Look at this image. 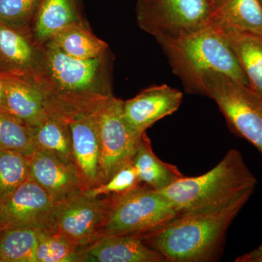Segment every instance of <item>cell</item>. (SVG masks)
<instances>
[{"label":"cell","mask_w":262,"mask_h":262,"mask_svg":"<svg viewBox=\"0 0 262 262\" xmlns=\"http://www.w3.org/2000/svg\"><path fill=\"white\" fill-rule=\"evenodd\" d=\"M110 51L79 59L46 43L42 64L33 84L44 98L48 116L70 123L96 113L113 96Z\"/></svg>","instance_id":"cell-1"},{"label":"cell","mask_w":262,"mask_h":262,"mask_svg":"<svg viewBox=\"0 0 262 262\" xmlns=\"http://www.w3.org/2000/svg\"><path fill=\"white\" fill-rule=\"evenodd\" d=\"M246 191L222 204L179 213L141 237L166 262H212L220 258L231 224L252 195Z\"/></svg>","instance_id":"cell-2"},{"label":"cell","mask_w":262,"mask_h":262,"mask_svg":"<svg viewBox=\"0 0 262 262\" xmlns=\"http://www.w3.org/2000/svg\"><path fill=\"white\" fill-rule=\"evenodd\" d=\"M174 75L186 92L203 96L201 80L207 72H218L249 86L233 51L218 26L211 23L174 37L156 39Z\"/></svg>","instance_id":"cell-3"},{"label":"cell","mask_w":262,"mask_h":262,"mask_svg":"<svg viewBox=\"0 0 262 262\" xmlns=\"http://www.w3.org/2000/svg\"><path fill=\"white\" fill-rule=\"evenodd\" d=\"M256 184L257 180L241 153L232 149L207 173L184 177L158 192L173 204L179 214L227 203L246 191L254 190Z\"/></svg>","instance_id":"cell-4"},{"label":"cell","mask_w":262,"mask_h":262,"mask_svg":"<svg viewBox=\"0 0 262 262\" xmlns=\"http://www.w3.org/2000/svg\"><path fill=\"white\" fill-rule=\"evenodd\" d=\"M110 196V209L100 237L111 235L142 237L179 215L173 204L163 194L144 184Z\"/></svg>","instance_id":"cell-5"},{"label":"cell","mask_w":262,"mask_h":262,"mask_svg":"<svg viewBox=\"0 0 262 262\" xmlns=\"http://www.w3.org/2000/svg\"><path fill=\"white\" fill-rule=\"evenodd\" d=\"M203 96L213 99L232 130L262 155V108L259 96L247 86L218 72L202 77Z\"/></svg>","instance_id":"cell-6"},{"label":"cell","mask_w":262,"mask_h":262,"mask_svg":"<svg viewBox=\"0 0 262 262\" xmlns=\"http://www.w3.org/2000/svg\"><path fill=\"white\" fill-rule=\"evenodd\" d=\"M138 25L155 39L174 37L211 24L209 0H138Z\"/></svg>","instance_id":"cell-7"},{"label":"cell","mask_w":262,"mask_h":262,"mask_svg":"<svg viewBox=\"0 0 262 262\" xmlns=\"http://www.w3.org/2000/svg\"><path fill=\"white\" fill-rule=\"evenodd\" d=\"M110 207V196L99 198L79 194L54 205L46 229L82 251L99 239Z\"/></svg>","instance_id":"cell-8"},{"label":"cell","mask_w":262,"mask_h":262,"mask_svg":"<svg viewBox=\"0 0 262 262\" xmlns=\"http://www.w3.org/2000/svg\"><path fill=\"white\" fill-rule=\"evenodd\" d=\"M122 103V100L112 96L98 112L104 183L132 161L143 135L133 132L124 121Z\"/></svg>","instance_id":"cell-9"},{"label":"cell","mask_w":262,"mask_h":262,"mask_svg":"<svg viewBox=\"0 0 262 262\" xmlns=\"http://www.w3.org/2000/svg\"><path fill=\"white\" fill-rule=\"evenodd\" d=\"M54 205L48 193L29 178L0 205L3 231L17 228L47 229Z\"/></svg>","instance_id":"cell-10"},{"label":"cell","mask_w":262,"mask_h":262,"mask_svg":"<svg viewBox=\"0 0 262 262\" xmlns=\"http://www.w3.org/2000/svg\"><path fill=\"white\" fill-rule=\"evenodd\" d=\"M44 46L31 29H18L0 21V75L34 82L42 64Z\"/></svg>","instance_id":"cell-11"},{"label":"cell","mask_w":262,"mask_h":262,"mask_svg":"<svg viewBox=\"0 0 262 262\" xmlns=\"http://www.w3.org/2000/svg\"><path fill=\"white\" fill-rule=\"evenodd\" d=\"M182 93L168 84L153 85L123 101L122 117L133 132L142 135L155 122L177 111Z\"/></svg>","instance_id":"cell-12"},{"label":"cell","mask_w":262,"mask_h":262,"mask_svg":"<svg viewBox=\"0 0 262 262\" xmlns=\"http://www.w3.org/2000/svg\"><path fill=\"white\" fill-rule=\"evenodd\" d=\"M29 178L37 182L56 203L83 194L86 190L75 165L54 155L36 150L29 157Z\"/></svg>","instance_id":"cell-13"},{"label":"cell","mask_w":262,"mask_h":262,"mask_svg":"<svg viewBox=\"0 0 262 262\" xmlns=\"http://www.w3.org/2000/svg\"><path fill=\"white\" fill-rule=\"evenodd\" d=\"M98 112L77 117L70 123L75 166L86 190L104 183Z\"/></svg>","instance_id":"cell-14"},{"label":"cell","mask_w":262,"mask_h":262,"mask_svg":"<svg viewBox=\"0 0 262 262\" xmlns=\"http://www.w3.org/2000/svg\"><path fill=\"white\" fill-rule=\"evenodd\" d=\"M80 254L81 262H166L139 236H104L80 251Z\"/></svg>","instance_id":"cell-15"},{"label":"cell","mask_w":262,"mask_h":262,"mask_svg":"<svg viewBox=\"0 0 262 262\" xmlns=\"http://www.w3.org/2000/svg\"><path fill=\"white\" fill-rule=\"evenodd\" d=\"M1 77L7 112L32 128L40 125L48 117L40 91L32 82L15 76L1 75Z\"/></svg>","instance_id":"cell-16"},{"label":"cell","mask_w":262,"mask_h":262,"mask_svg":"<svg viewBox=\"0 0 262 262\" xmlns=\"http://www.w3.org/2000/svg\"><path fill=\"white\" fill-rule=\"evenodd\" d=\"M78 3V0H42L31 27L37 42L45 46L63 29L86 23Z\"/></svg>","instance_id":"cell-17"},{"label":"cell","mask_w":262,"mask_h":262,"mask_svg":"<svg viewBox=\"0 0 262 262\" xmlns=\"http://www.w3.org/2000/svg\"><path fill=\"white\" fill-rule=\"evenodd\" d=\"M218 27L244 71L248 88L262 97V35Z\"/></svg>","instance_id":"cell-18"},{"label":"cell","mask_w":262,"mask_h":262,"mask_svg":"<svg viewBox=\"0 0 262 262\" xmlns=\"http://www.w3.org/2000/svg\"><path fill=\"white\" fill-rule=\"evenodd\" d=\"M211 23L262 35L259 0H211Z\"/></svg>","instance_id":"cell-19"},{"label":"cell","mask_w":262,"mask_h":262,"mask_svg":"<svg viewBox=\"0 0 262 262\" xmlns=\"http://www.w3.org/2000/svg\"><path fill=\"white\" fill-rule=\"evenodd\" d=\"M132 161L141 184L155 191L163 190L184 177L176 165L157 157L146 133L141 136Z\"/></svg>","instance_id":"cell-20"},{"label":"cell","mask_w":262,"mask_h":262,"mask_svg":"<svg viewBox=\"0 0 262 262\" xmlns=\"http://www.w3.org/2000/svg\"><path fill=\"white\" fill-rule=\"evenodd\" d=\"M48 43L79 59L98 58L110 51L108 45L91 32L87 23L63 29Z\"/></svg>","instance_id":"cell-21"},{"label":"cell","mask_w":262,"mask_h":262,"mask_svg":"<svg viewBox=\"0 0 262 262\" xmlns=\"http://www.w3.org/2000/svg\"><path fill=\"white\" fill-rule=\"evenodd\" d=\"M33 141L36 150L46 151L75 166L69 122L48 116L40 125L33 130Z\"/></svg>","instance_id":"cell-22"},{"label":"cell","mask_w":262,"mask_h":262,"mask_svg":"<svg viewBox=\"0 0 262 262\" xmlns=\"http://www.w3.org/2000/svg\"><path fill=\"white\" fill-rule=\"evenodd\" d=\"M38 231L5 229L0 233V262H36Z\"/></svg>","instance_id":"cell-23"},{"label":"cell","mask_w":262,"mask_h":262,"mask_svg":"<svg viewBox=\"0 0 262 262\" xmlns=\"http://www.w3.org/2000/svg\"><path fill=\"white\" fill-rule=\"evenodd\" d=\"M34 128L14 115L0 110V150L15 151L30 157L35 151Z\"/></svg>","instance_id":"cell-24"},{"label":"cell","mask_w":262,"mask_h":262,"mask_svg":"<svg viewBox=\"0 0 262 262\" xmlns=\"http://www.w3.org/2000/svg\"><path fill=\"white\" fill-rule=\"evenodd\" d=\"M29 179V157L0 150V205Z\"/></svg>","instance_id":"cell-25"},{"label":"cell","mask_w":262,"mask_h":262,"mask_svg":"<svg viewBox=\"0 0 262 262\" xmlns=\"http://www.w3.org/2000/svg\"><path fill=\"white\" fill-rule=\"evenodd\" d=\"M81 254L69 241L48 229L38 231L36 262H80Z\"/></svg>","instance_id":"cell-26"},{"label":"cell","mask_w":262,"mask_h":262,"mask_svg":"<svg viewBox=\"0 0 262 262\" xmlns=\"http://www.w3.org/2000/svg\"><path fill=\"white\" fill-rule=\"evenodd\" d=\"M42 0H0V21L18 29H31Z\"/></svg>","instance_id":"cell-27"},{"label":"cell","mask_w":262,"mask_h":262,"mask_svg":"<svg viewBox=\"0 0 262 262\" xmlns=\"http://www.w3.org/2000/svg\"><path fill=\"white\" fill-rule=\"evenodd\" d=\"M141 183L138 177L133 161L129 162L117 170L107 182L98 187L87 189L84 194L91 198L100 196H110L126 192L140 185Z\"/></svg>","instance_id":"cell-28"},{"label":"cell","mask_w":262,"mask_h":262,"mask_svg":"<svg viewBox=\"0 0 262 262\" xmlns=\"http://www.w3.org/2000/svg\"><path fill=\"white\" fill-rule=\"evenodd\" d=\"M235 262H262V244L236 258Z\"/></svg>","instance_id":"cell-29"},{"label":"cell","mask_w":262,"mask_h":262,"mask_svg":"<svg viewBox=\"0 0 262 262\" xmlns=\"http://www.w3.org/2000/svg\"><path fill=\"white\" fill-rule=\"evenodd\" d=\"M0 110L6 111V103H5V92L4 83L0 75Z\"/></svg>","instance_id":"cell-30"},{"label":"cell","mask_w":262,"mask_h":262,"mask_svg":"<svg viewBox=\"0 0 262 262\" xmlns=\"http://www.w3.org/2000/svg\"><path fill=\"white\" fill-rule=\"evenodd\" d=\"M259 100H260V104H261V108H262V97H261V96H259Z\"/></svg>","instance_id":"cell-31"},{"label":"cell","mask_w":262,"mask_h":262,"mask_svg":"<svg viewBox=\"0 0 262 262\" xmlns=\"http://www.w3.org/2000/svg\"><path fill=\"white\" fill-rule=\"evenodd\" d=\"M3 232V228H2L1 220H0V233Z\"/></svg>","instance_id":"cell-32"},{"label":"cell","mask_w":262,"mask_h":262,"mask_svg":"<svg viewBox=\"0 0 262 262\" xmlns=\"http://www.w3.org/2000/svg\"><path fill=\"white\" fill-rule=\"evenodd\" d=\"M260 3H261V6H262V0H259Z\"/></svg>","instance_id":"cell-33"},{"label":"cell","mask_w":262,"mask_h":262,"mask_svg":"<svg viewBox=\"0 0 262 262\" xmlns=\"http://www.w3.org/2000/svg\"><path fill=\"white\" fill-rule=\"evenodd\" d=\"M209 1H210V2H211V0H209Z\"/></svg>","instance_id":"cell-34"}]
</instances>
